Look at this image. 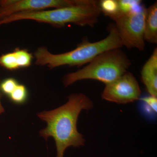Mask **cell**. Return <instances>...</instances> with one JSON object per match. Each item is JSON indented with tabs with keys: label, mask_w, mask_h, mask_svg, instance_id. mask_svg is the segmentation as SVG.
Listing matches in <instances>:
<instances>
[{
	"label": "cell",
	"mask_w": 157,
	"mask_h": 157,
	"mask_svg": "<svg viewBox=\"0 0 157 157\" xmlns=\"http://www.w3.org/2000/svg\"><path fill=\"white\" fill-rule=\"evenodd\" d=\"M94 107L93 101L82 93L73 94L68 97L64 104L56 109L44 111L38 117L47 124V126L39 132L45 140L53 137L56 145V157H63L66 150L70 147L84 146L86 140L77 130V122L80 113Z\"/></svg>",
	"instance_id": "cell-1"
},
{
	"label": "cell",
	"mask_w": 157,
	"mask_h": 157,
	"mask_svg": "<svg viewBox=\"0 0 157 157\" xmlns=\"http://www.w3.org/2000/svg\"><path fill=\"white\" fill-rule=\"evenodd\" d=\"M101 13L99 1L78 0L76 4L68 7L13 14L0 21V26L19 21L32 20L56 27L73 24L92 28L98 22Z\"/></svg>",
	"instance_id": "cell-2"
},
{
	"label": "cell",
	"mask_w": 157,
	"mask_h": 157,
	"mask_svg": "<svg viewBox=\"0 0 157 157\" xmlns=\"http://www.w3.org/2000/svg\"><path fill=\"white\" fill-rule=\"evenodd\" d=\"M108 32V35L102 40L94 42L85 40L75 49L65 53L52 54L47 47H39L34 53L35 64L47 66L50 69L63 66L79 67L87 64L103 52L123 47L114 24L109 26Z\"/></svg>",
	"instance_id": "cell-3"
},
{
	"label": "cell",
	"mask_w": 157,
	"mask_h": 157,
	"mask_svg": "<svg viewBox=\"0 0 157 157\" xmlns=\"http://www.w3.org/2000/svg\"><path fill=\"white\" fill-rule=\"evenodd\" d=\"M131 65L121 48L111 49L99 55L82 69L66 74L63 83L68 87L77 81L93 79L109 84L127 72Z\"/></svg>",
	"instance_id": "cell-4"
},
{
	"label": "cell",
	"mask_w": 157,
	"mask_h": 157,
	"mask_svg": "<svg viewBox=\"0 0 157 157\" xmlns=\"http://www.w3.org/2000/svg\"><path fill=\"white\" fill-rule=\"evenodd\" d=\"M147 8L114 20V25L123 46L140 51L145 49L144 25Z\"/></svg>",
	"instance_id": "cell-5"
},
{
	"label": "cell",
	"mask_w": 157,
	"mask_h": 157,
	"mask_svg": "<svg viewBox=\"0 0 157 157\" xmlns=\"http://www.w3.org/2000/svg\"><path fill=\"white\" fill-rule=\"evenodd\" d=\"M105 85L101 94L105 101L118 104H127L140 100L141 98L139 83L135 76L128 71Z\"/></svg>",
	"instance_id": "cell-6"
},
{
	"label": "cell",
	"mask_w": 157,
	"mask_h": 157,
	"mask_svg": "<svg viewBox=\"0 0 157 157\" xmlns=\"http://www.w3.org/2000/svg\"><path fill=\"white\" fill-rule=\"evenodd\" d=\"M78 0H0V21L17 13L63 8Z\"/></svg>",
	"instance_id": "cell-7"
},
{
	"label": "cell",
	"mask_w": 157,
	"mask_h": 157,
	"mask_svg": "<svg viewBox=\"0 0 157 157\" xmlns=\"http://www.w3.org/2000/svg\"><path fill=\"white\" fill-rule=\"evenodd\" d=\"M33 58L28 50L16 48L12 52L0 56V66L9 70L29 67Z\"/></svg>",
	"instance_id": "cell-8"
},
{
	"label": "cell",
	"mask_w": 157,
	"mask_h": 157,
	"mask_svg": "<svg viewBox=\"0 0 157 157\" xmlns=\"http://www.w3.org/2000/svg\"><path fill=\"white\" fill-rule=\"evenodd\" d=\"M141 78L150 95L157 98V48L142 67Z\"/></svg>",
	"instance_id": "cell-9"
},
{
	"label": "cell",
	"mask_w": 157,
	"mask_h": 157,
	"mask_svg": "<svg viewBox=\"0 0 157 157\" xmlns=\"http://www.w3.org/2000/svg\"><path fill=\"white\" fill-rule=\"evenodd\" d=\"M144 40L146 42L157 43V2L146 9L144 25Z\"/></svg>",
	"instance_id": "cell-10"
},
{
	"label": "cell",
	"mask_w": 157,
	"mask_h": 157,
	"mask_svg": "<svg viewBox=\"0 0 157 157\" xmlns=\"http://www.w3.org/2000/svg\"><path fill=\"white\" fill-rule=\"evenodd\" d=\"M117 2L119 9L117 17L132 12L141 11L145 8L142 2L139 0H117Z\"/></svg>",
	"instance_id": "cell-11"
},
{
	"label": "cell",
	"mask_w": 157,
	"mask_h": 157,
	"mask_svg": "<svg viewBox=\"0 0 157 157\" xmlns=\"http://www.w3.org/2000/svg\"><path fill=\"white\" fill-rule=\"evenodd\" d=\"M101 13L113 21L118 17L119 9L117 0H102L99 1Z\"/></svg>",
	"instance_id": "cell-12"
},
{
	"label": "cell",
	"mask_w": 157,
	"mask_h": 157,
	"mask_svg": "<svg viewBox=\"0 0 157 157\" xmlns=\"http://www.w3.org/2000/svg\"><path fill=\"white\" fill-rule=\"evenodd\" d=\"M9 97L11 101L15 104H23L28 98V91L26 87L24 85L18 84Z\"/></svg>",
	"instance_id": "cell-13"
},
{
	"label": "cell",
	"mask_w": 157,
	"mask_h": 157,
	"mask_svg": "<svg viewBox=\"0 0 157 157\" xmlns=\"http://www.w3.org/2000/svg\"><path fill=\"white\" fill-rule=\"evenodd\" d=\"M19 84L15 78H8L1 82L0 89L2 93L9 96Z\"/></svg>",
	"instance_id": "cell-14"
},
{
	"label": "cell",
	"mask_w": 157,
	"mask_h": 157,
	"mask_svg": "<svg viewBox=\"0 0 157 157\" xmlns=\"http://www.w3.org/2000/svg\"><path fill=\"white\" fill-rule=\"evenodd\" d=\"M152 111L156 113L157 111V98L149 95L140 98V99Z\"/></svg>",
	"instance_id": "cell-15"
},
{
	"label": "cell",
	"mask_w": 157,
	"mask_h": 157,
	"mask_svg": "<svg viewBox=\"0 0 157 157\" xmlns=\"http://www.w3.org/2000/svg\"><path fill=\"white\" fill-rule=\"evenodd\" d=\"M1 78H0V84H1ZM2 93L1 91V89H0V114L3 113L5 112V109H4V107H3L2 104Z\"/></svg>",
	"instance_id": "cell-16"
}]
</instances>
